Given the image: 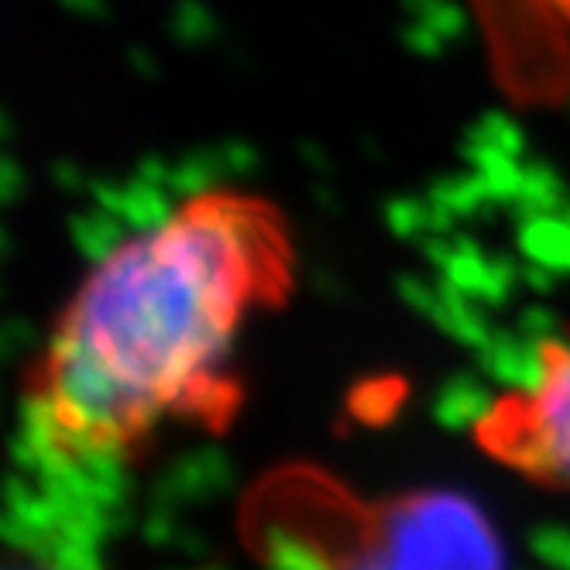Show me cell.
<instances>
[{"label":"cell","mask_w":570,"mask_h":570,"mask_svg":"<svg viewBox=\"0 0 570 570\" xmlns=\"http://www.w3.org/2000/svg\"><path fill=\"white\" fill-rule=\"evenodd\" d=\"M14 570H18V567H14Z\"/></svg>","instance_id":"4"},{"label":"cell","mask_w":570,"mask_h":570,"mask_svg":"<svg viewBox=\"0 0 570 570\" xmlns=\"http://www.w3.org/2000/svg\"><path fill=\"white\" fill-rule=\"evenodd\" d=\"M474 440L515 474L570 492V341L540 347L529 382L488 405Z\"/></svg>","instance_id":"3"},{"label":"cell","mask_w":570,"mask_h":570,"mask_svg":"<svg viewBox=\"0 0 570 570\" xmlns=\"http://www.w3.org/2000/svg\"><path fill=\"white\" fill-rule=\"evenodd\" d=\"M252 540L316 570H505L495 525L454 492L361 499L313 468H289L248 502Z\"/></svg>","instance_id":"2"},{"label":"cell","mask_w":570,"mask_h":570,"mask_svg":"<svg viewBox=\"0 0 570 570\" xmlns=\"http://www.w3.org/2000/svg\"><path fill=\"white\" fill-rule=\"evenodd\" d=\"M296 285L275 203L207 189L110 248L62 306L28 375V426L59 464H114L166 426H224L234 351Z\"/></svg>","instance_id":"1"}]
</instances>
